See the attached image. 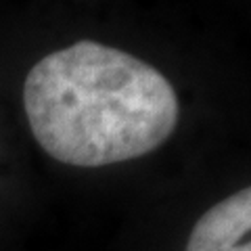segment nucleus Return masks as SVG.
<instances>
[{
	"mask_svg": "<svg viewBox=\"0 0 251 251\" xmlns=\"http://www.w3.org/2000/svg\"><path fill=\"white\" fill-rule=\"evenodd\" d=\"M21 99L40 149L74 168L153 153L180 117L176 90L159 69L97 40H77L38 59Z\"/></svg>",
	"mask_w": 251,
	"mask_h": 251,
	"instance_id": "obj_1",
	"label": "nucleus"
},
{
	"mask_svg": "<svg viewBox=\"0 0 251 251\" xmlns=\"http://www.w3.org/2000/svg\"><path fill=\"white\" fill-rule=\"evenodd\" d=\"M186 251H251V186L209 207L193 226Z\"/></svg>",
	"mask_w": 251,
	"mask_h": 251,
	"instance_id": "obj_2",
	"label": "nucleus"
}]
</instances>
